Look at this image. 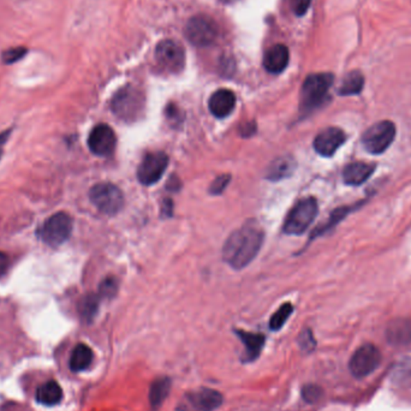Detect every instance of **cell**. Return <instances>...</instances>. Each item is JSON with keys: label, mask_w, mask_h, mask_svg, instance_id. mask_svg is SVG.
<instances>
[{"label": "cell", "mask_w": 411, "mask_h": 411, "mask_svg": "<svg viewBox=\"0 0 411 411\" xmlns=\"http://www.w3.org/2000/svg\"><path fill=\"white\" fill-rule=\"evenodd\" d=\"M262 242L264 231L255 220H251L230 235L223 248V257L232 268L242 270L255 259Z\"/></svg>", "instance_id": "1"}, {"label": "cell", "mask_w": 411, "mask_h": 411, "mask_svg": "<svg viewBox=\"0 0 411 411\" xmlns=\"http://www.w3.org/2000/svg\"><path fill=\"white\" fill-rule=\"evenodd\" d=\"M334 83V75L331 73H313L306 78L302 86L301 111L304 113H311L322 105L331 86Z\"/></svg>", "instance_id": "2"}, {"label": "cell", "mask_w": 411, "mask_h": 411, "mask_svg": "<svg viewBox=\"0 0 411 411\" xmlns=\"http://www.w3.org/2000/svg\"><path fill=\"white\" fill-rule=\"evenodd\" d=\"M111 109L119 119L134 122L145 110V95L138 88L127 86L116 93L111 101Z\"/></svg>", "instance_id": "3"}, {"label": "cell", "mask_w": 411, "mask_h": 411, "mask_svg": "<svg viewBox=\"0 0 411 411\" xmlns=\"http://www.w3.org/2000/svg\"><path fill=\"white\" fill-rule=\"evenodd\" d=\"M318 210L319 206L314 197L303 199L290 210L284 223V232L295 236L306 232L307 228L316 219Z\"/></svg>", "instance_id": "4"}, {"label": "cell", "mask_w": 411, "mask_h": 411, "mask_svg": "<svg viewBox=\"0 0 411 411\" xmlns=\"http://www.w3.org/2000/svg\"><path fill=\"white\" fill-rule=\"evenodd\" d=\"M185 35L192 45L208 47L213 45L219 37V27L210 16L197 15L187 23Z\"/></svg>", "instance_id": "5"}, {"label": "cell", "mask_w": 411, "mask_h": 411, "mask_svg": "<svg viewBox=\"0 0 411 411\" xmlns=\"http://www.w3.org/2000/svg\"><path fill=\"white\" fill-rule=\"evenodd\" d=\"M89 197L91 203L104 214H117L123 208V192L111 183L95 184L89 192Z\"/></svg>", "instance_id": "6"}, {"label": "cell", "mask_w": 411, "mask_h": 411, "mask_svg": "<svg viewBox=\"0 0 411 411\" xmlns=\"http://www.w3.org/2000/svg\"><path fill=\"white\" fill-rule=\"evenodd\" d=\"M396 137V127L390 120H381L367 129L362 136L365 151L370 154H383L392 145Z\"/></svg>", "instance_id": "7"}, {"label": "cell", "mask_w": 411, "mask_h": 411, "mask_svg": "<svg viewBox=\"0 0 411 411\" xmlns=\"http://www.w3.org/2000/svg\"><path fill=\"white\" fill-rule=\"evenodd\" d=\"M73 231V219L64 212H60L46 220L39 231L42 241L51 247H58L68 241Z\"/></svg>", "instance_id": "8"}, {"label": "cell", "mask_w": 411, "mask_h": 411, "mask_svg": "<svg viewBox=\"0 0 411 411\" xmlns=\"http://www.w3.org/2000/svg\"><path fill=\"white\" fill-rule=\"evenodd\" d=\"M223 396L212 388H197L187 393L179 403V411H213L221 405Z\"/></svg>", "instance_id": "9"}, {"label": "cell", "mask_w": 411, "mask_h": 411, "mask_svg": "<svg viewBox=\"0 0 411 411\" xmlns=\"http://www.w3.org/2000/svg\"><path fill=\"white\" fill-rule=\"evenodd\" d=\"M156 60L166 73H179L185 65V53L179 42L163 40L156 45Z\"/></svg>", "instance_id": "10"}, {"label": "cell", "mask_w": 411, "mask_h": 411, "mask_svg": "<svg viewBox=\"0 0 411 411\" xmlns=\"http://www.w3.org/2000/svg\"><path fill=\"white\" fill-rule=\"evenodd\" d=\"M381 363V352L372 344L358 347L349 362V368L355 378H365L373 373Z\"/></svg>", "instance_id": "11"}, {"label": "cell", "mask_w": 411, "mask_h": 411, "mask_svg": "<svg viewBox=\"0 0 411 411\" xmlns=\"http://www.w3.org/2000/svg\"><path fill=\"white\" fill-rule=\"evenodd\" d=\"M169 165V156L164 152H152L147 154L137 170V179L143 185L158 182Z\"/></svg>", "instance_id": "12"}, {"label": "cell", "mask_w": 411, "mask_h": 411, "mask_svg": "<svg viewBox=\"0 0 411 411\" xmlns=\"http://www.w3.org/2000/svg\"><path fill=\"white\" fill-rule=\"evenodd\" d=\"M117 145V137L113 129L107 124H99L91 130L88 137V146L93 154L109 156L113 153Z\"/></svg>", "instance_id": "13"}, {"label": "cell", "mask_w": 411, "mask_h": 411, "mask_svg": "<svg viewBox=\"0 0 411 411\" xmlns=\"http://www.w3.org/2000/svg\"><path fill=\"white\" fill-rule=\"evenodd\" d=\"M345 140H347V136L342 129H325L316 137L314 149L316 153H319L320 156L329 158L338 151L339 147L342 146Z\"/></svg>", "instance_id": "14"}, {"label": "cell", "mask_w": 411, "mask_h": 411, "mask_svg": "<svg viewBox=\"0 0 411 411\" xmlns=\"http://www.w3.org/2000/svg\"><path fill=\"white\" fill-rule=\"evenodd\" d=\"M236 106V96L228 89H219L212 94L208 101L210 113L217 118H225L232 113Z\"/></svg>", "instance_id": "15"}, {"label": "cell", "mask_w": 411, "mask_h": 411, "mask_svg": "<svg viewBox=\"0 0 411 411\" xmlns=\"http://www.w3.org/2000/svg\"><path fill=\"white\" fill-rule=\"evenodd\" d=\"M290 53L288 47L274 45L267 51L264 57V66L271 73H280L288 66Z\"/></svg>", "instance_id": "16"}, {"label": "cell", "mask_w": 411, "mask_h": 411, "mask_svg": "<svg viewBox=\"0 0 411 411\" xmlns=\"http://www.w3.org/2000/svg\"><path fill=\"white\" fill-rule=\"evenodd\" d=\"M375 171V165L356 161L347 165L342 171V179L347 185H361Z\"/></svg>", "instance_id": "17"}, {"label": "cell", "mask_w": 411, "mask_h": 411, "mask_svg": "<svg viewBox=\"0 0 411 411\" xmlns=\"http://www.w3.org/2000/svg\"><path fill=\"white\" fill-rule=\"evenodd\" d=\"M62 398H63V391L60 384L55 381H47L37 390V401L42 405L52 407L58 404L62 401Z\"/></svg>", "instance_id": "18"}, {"label": "cell", "mask_w": 411, "mask_h": 411, "mask_svg": "<svg viewBox=\"0 0 411 411\" xmlns=\"http://www.w3.org/2000/svg\"><path fill=\"white\" fill-rule=\"evenodd\" d=\"M295 169V161L290 156H280L278 159L272 161L266 172V179L271 181H279V179H286L293 174Z\"/></svg>", "instance_id": "19"}, {"label": "cell", "mask_w": 411, "mask_h": 411, "mask_svg": "<svg viewBox=\"0 0 411 411\" xmlns=\"http://www.w3.org/2000/svg\"><path fill=\"white\" fill-rule=\"evenodd\" d=\"M93 362V351L86 344H78L73 349L70 356V369L78 373L87 369Z\"/></svg>", "instance_id": "20"}, {"label": "cell", "mask_w": 411, "mask_h": 411, "mask_svg": "<svg viewBox=\"0 0 411 411\" xmlns=\"http://www.w3.org/2000/svg\"><path fill=\"white\" fill-rule=\"evenodd\" d=\"M238 337L246 345V356L247 361H253L260 355L261 350L265 344V337L262 334H248L244 331H238Z\"/></svg>", "instance_id": "21"}, {"label": "cell", "mask_w": 411, "mask_h": 411, "mask_svg": "<svg viewBox=\"0 0 411 411\" xmlns=\"http://www.w3.org/2000/svg\"><path fill=\"white\" fill-rule=\"evenodd\" d=\"M363 86H365L363 75L360 71H352L347 73L342 80L338 93L342 96L357 95L361 93Z\"/></svg>", "instance_id": "22"}, {"label": "cell", "mask_w": 411, "mask_h": 411, "mask_svg": "<svg viewBox=\"0 0 411 411\" xmlns=\"http://www.w3.org/2000/svg\"><path fill=\"white\" fill-rule=\"evenodd\" d=\"M171 381L169 378H159L151 386L149 391V402L153 409H158L169 396Z\"/></svg>", "instance_id": "23"}, {"label": "cell", "mask_w": 411, "mask_h": 411, "mask_svg": "<svg viewBox=\"0 0 411 411\" xmlns=\"http://www.w3.org/2000/svg\"><path fill=\"white\" fill-rule=\"evenodd\" d=\"M99 308V297L93 293H89L87 296L83 297L78 304V311L83 319L86 321H91L95 316L96 311Z\"/></svg>", "instance_id": "24"}, {"label": "cell", "mask_w": 411, "mask_h": 411, "mask_svg": "<svg viewBox=\"0 0 411 411\" xmlns=\"http://www.w3.org/2000/svg\"><path fill=\"white\" fill-rule=\"evenodd\" d=\"M293 307L290 303H285L283 306L279 308L278 311L274 313L272 318H271L270 327L273 331H278L282 329L285 322L288 321L289 316H291L293 313Z\"/></svg>", "instance_id": "25"}, {"label": "cell", "mask_w": 411, "mask_h": 411, "mask_svg": "<svg viewBox=\"0 0 411 411\" xmlns=\"http://www.w3.org/2000/svg\"><path fill=\"white\" fill-rule=\"evenodd\" d=\"M28 50L26 47H12L3 52V62L5 64H14L16 62L22 60L24 55H27Z\"/></svg>", "instance_id": "26"}, {"label": "cell", "mask_w": 411, "mask_h": 411, "mask_svg": "<svg viewBox=\"0 0 411 411\" xmlns=\"http://www.w3.org/2000/svg\"><path fill=\"white\" fill-rule=\"evenodd\" d=\"M117 290H118L117 280L112 278V277H109L105 280H102V283L100 284V288H99V293H100V296L111 298V297H113L116 295Z\"/></svg>", "instance_id": "27"}, {"label": "cell", "mask_w": 411, "mask_h": 411, "mask_svg": "<svg viewBox=\"0 0 411 411\" xmlns=\"http://www.w3.org/2000/svg\"><path fill=\"white\" fill-rule=\"evenodd\" d=\"M352 210V208H347V207H344V208H339V210H336L334 214L331 215V219H329V223L327 224H325L322 228H320L318 231L314 232L318 233V235H321V233L325 232L326 230H329V228H332L334 225L338 223L339 220H342L344 217H347V213Z\"/></svg>", "instance_id": "28"}, {"label": "cell", "mask_w": 411, "mask_h": 411, "mask_svg": "<svg viewBox=\"0 0 411 411\" xmlns=\"http://www.w3.org/2000/svg\"><path fill=\"white\" fill-rule=\"evenodd\" d=\"M302 396H303L306 402L316 403L322 396V390L316 385H307L306 387L303 388V391H302Z\"/></svg>", "instance_id": "29"}, {"label": "cell", "mask_w": 411, "mask_h": 411, "mask_svg": "<svg viewBox=\"0 0 411 411\" xmlns=\"http://www.w3.org/2000/svg\"><path fill=\"white\" fill-rule=\"evenodd\" d=\"M230 176L228 174H221L219 177H217V179L212 182L210 184V194H213V195H218V194H221V192H224L226 187H228V183H230Z\"/></svg>", "instance_id": "30"}, {"label": "cell", "mask_w": 411, "mask_h": 411, "mask_svg": "<svg viewBox=\"0 0 411 411\" xmlns=\"http://www.w3.org/2000/svg\"><path fill=\"white\" fill-rule=\"evenodd\" d=\"M311 0H290V5L293 9V14L297 16H303L306 14L309 6H311Z\"/></svg>", "instance_id": "31"}, {"label": "cell", "mask_w": 411, "mask_h": 411, "mask_svg": "<svg viewBox=\"0 0 411 411\" xmlns=\"http://www.w3.org/2000/svg\"><path fill=\"white\" fill-rule=\"evenodd\" d=\"M300 344H301L302 349L308 350V351H311V349L314 347L316 342H314L313 334H311L309 329H307L306 332H303V334H301V342H300Z\"/></svg>", "instance_id": "32"}, {"label": "cell", "mask_w": 411, "mask_h": 411, "mask_svg": "<svg viewBox=\"0 0 411 411\" xmlns=\"http://www.w3.org/2000/svg\"><path fill=\"white\" fill-rule=\"evenodd\" d=\"M9 257H8V255L5 253L0 251V277H3L6 273V271L9 268Z\"/></svg>", "instance_id": "33"}, {"label": "cell", "mask_w": 411, "mask_h": 411, "mask_svg": "<svg viewBox=\"0 0 411 411\" xmlns=\"http://www.w3.org/2000/svg\"><path fill=\"white\" fill-rule=\"evenodd\" d=\"M8 135H10V131H5V133L0 135V156H1L3 146H4L5 141H6V138H8Z\"/></svg>", "instance_id": "34"}, {"label": "cell", "mask_w": 411, "mask_h": 411, "mask_svg": "<svg viewBox=\"0 0 411 411\" xmlns=\"http://www.w3.org/2000/svg\"><path fill=\"white\" fill-rule=\"evenodd\" d=\"M223 3H226V4H230V3H233L235 0H221Z\"/></svg>", "instance_id": "35"}]
</instances>
